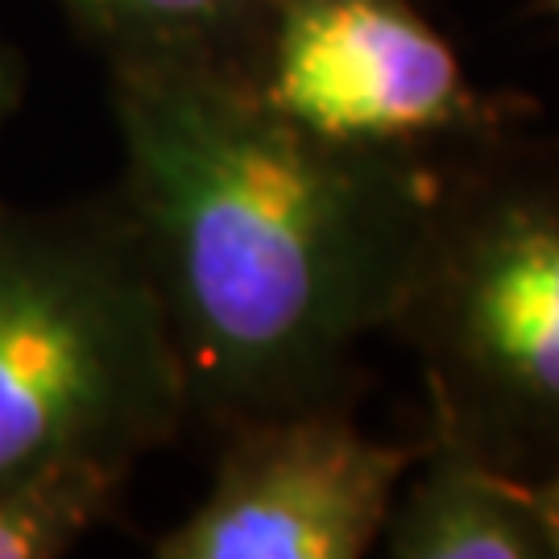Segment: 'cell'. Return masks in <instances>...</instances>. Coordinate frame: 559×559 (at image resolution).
<instances>
[{"instance_id":"1","label":"cell","mask_w":559,"mask_h":559,"mask_svg":"<svg viewBox=\"0 0 559 559\" xmlns=\"http://www.w3.org/2000/svg\"><path fill=\"white\" fill-rule=\"evenodd\" d=\"M117 195L179 353L191 419L353 406L440 191L443 154L282 120L221 67H108Z\"/></svg>"},{"instance_id":"2","label":"cell","mask_w":559,"mask_h":559,"mask_svg":"<svg viewBox=\"0 0 559 559\" xmlns=\"http://www.w3.org/2000/svg\"><path fill=\"white\" fill-rule=\"evenodd\" d=\"M385 336L419 360L431 427L506 477H559V133L443 154Z\"/></svg>"},{"instance_id":"3","label":"cell","mask_w":559,"mask_h":559,"mask_svg":"<svg viewBox=\"0 0 559 559\" xmlns=\"http://www.w3.org/2000/svg\"><path fill=\"white\" fill-rule=\"evenodd\" d=\"M187 419L179 353L117 191L0 203V485L80 456L138 468Z\"/></svg>"},{"instance_id":"4","label":"cell","mask_w":559,"mask_h":559,"mask_svg":"<svg viewBox=\"0 0 559 559\" xmlns=\"http://www.w3.org/2000/svg\"><path fill=\"white\" fill-rule=\"evenodd\" d=\"M237 75L270 112L357 150L448 154L519 124L415 0H274Z\"/></svg>"},{"instance_id":"5","label":"cell","mask_w":559,"mask_h":559,"mask_svg":"<svg viewBox=\"0 0 559 559\" xmlns=\"http://www.w3.org/2000/svg\"><path fill=\"white\" fill-rule=\"evenodd\" d=\"M207 493L154 559H360L378 551L423 440L365 436L353 406H302L221 427Z\"/></svg>"},{"instance_id":"6","label":"cell","mask_w":559,"mask_h":559,"mask_svg":"<svg viewBox=\"0 0 559 559\" xmlns=\"http://www.w3.org/2000/svg\"><path fill=\"white\" fill-rule=\"evenodd\" d=\"M378 551L390 559H551L526 480L498 473L431 423Z\"/></svg>"},{"instance_id":"7","label":"cell","mask_w":559,"mask_h":559,"mask_svg":"<svg viewBox=\"0 0 559 559\" xmlns=\"http://www.w3.org/2000/svg\"><path fill=\"white\" fill-rule=\"evenodd\" d=\"M274 0H59L104 67L200 62L237 71Z\"/></svg>"},{"instance_id":"8","label":"cell","mask_w":559,"mask_h":559,"mask_svg":"<svg viewBox=\"0 0 559 559\" xmlns=\"http://www.w3.org/2000/svg\"><path fill=\"white\" fill-rule=\"evenodd\" d=\"M133 464L100 456L59 460L0 485V559L71 556L117 514Z\"/></svg>"},{"instance_id":"9","label":"cell","mask_w":559,"mask_h":559,"mask_svg":"<svg viewBox=\"0 0 559 559\" xmlns=\"http://www.w3.org/2000/svg\"><path fill=\"white\" fill-rule=\"evenodd\" d=\"M526 498H531V506H535V514L543 522L551 559H559V477L526 480Z\"/></svg>"},{"instance_id":"10","label":"cell","mask_w":559,"mask_h":559,"mask_svg":"<svg viewBox=\"0 0 559 559\" xmlns=\"http://www.w3.org/2000/svg\"><path fill=\"white\" fill-rule=\"evenodd\" d=\"M21 83H25V71H21V59L0 41V133H4V124L9 117L17 112L21 104Z\"/></svg>"},{"instance_id":"11","label":"cell","mask_w":559,"mask_h":559,"mask_svg":"<svg viewBox=\"0 0 559 559\" xmlns=\"http://www.w3.org/2000/svg\"><path fill=\"white\" fill-rule=\"evenodd\" d=\"M543 4H547V9H551V13H556V21H559V0H543Z\"/></svg>"}]
</instances>
